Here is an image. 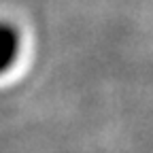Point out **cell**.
I'll list each match as a JSON object with an SVG mask.
<instances>
[{"label":"cell","instance_id":"cell-1","mask_svg":"<svg viewBox=\"0 0 153 153\" xmlns=\"http://www.w3.org/2000/svg\"><path fill=\"white\" fill-rule=\"evenodd\" d=\"M15 57V34L0 26V70H4Z\"/></svg>","mask_w":153,"mask_h":153}]
</instances>
